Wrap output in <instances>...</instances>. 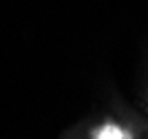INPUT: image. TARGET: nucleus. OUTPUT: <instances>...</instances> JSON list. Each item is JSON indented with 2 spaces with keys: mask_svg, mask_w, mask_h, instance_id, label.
<instances>
[{
  "mask_svg": "<svg viewBox=\"0 0 148 139\" xmlns=\"http://www.w3.org/2000/svg\"><path fill=\"white\" fill-rule=\"evenodd\" d=\"M95 139H133V137H130L124 128L115 126V124H106V126H102L97 130Z\"/></svg>",
  "mask_w": 148,
  "mask_h": 139,
  "instance_id": "obj_1",
  "label": "nucleus"
}]
</instances>
